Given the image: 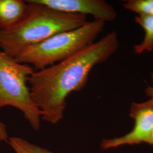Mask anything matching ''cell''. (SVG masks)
I'll list each match as a JSON object with an SVG mask.
<instances>
[{"mask_svg": "<svg viewBox=\"0 0 153 153\" xmlns=\"http://www.w3.org/2000/svg\"><path fill=\"white\" fill-rule=\"evenodd\" d=\"M145 93L150 98L149 101L153 104V73L152 74V85H148L145 90Z\"/></svg>", "mask_w": 153, "mask_h": 153, "instance_id": "12", "label": "cell"}, {"mask_svg": "<svg viewBox=\"0 0 153 153\" xmlns=\"http://www.w3.org/2000/svg\"><path fill=\"white\" fill-rule=\"evenodd\" d=\"M150 145H153V134H152V139H151Z\"/></svg>", "mask_w": 153, "mask_h": 153, "instance_id": "13", "label": "cell"}, {"mask_svg": "<svg viewBox=\"0 0 153 153\" xmlns=\"http://www.w3.org/2000/svg\"><path fill=\"white\" fill-rule=\"evenodd\" d=\"M119 46L117 34L113 31L65 60L35 71L28 84L41 118L53 124L60 121L68 95L85 88L91 70L107 60Z\"/></svg>", "mask_w": 153, "mask_h": 153, "instance_id": "1", "label": "cell"}, {"mask_svg": "<svg viewBox=\"0 0 153 153\" xmlns=\"http://www.w3.org/2000/svg\"><path fill=\"white\" fill-rule=\"evenodd\" d=\"M122 5L140 16H153V0H127Z\"/></svg>", "mask_w": 153, "mask_h": 153, "instance_id": "10", "label": "cell"}, {"mask_svg": "<svg viewBox=\"0 0 153 153\" xmlns=\"http://www.w3.org/2000/svg\"><path fill=\"white\" fill-rule=\"evenodd\" d=\"M56 10L84 16L90 15L94 20L112 22L117 16L112 6L103 0H29Z\"/></svg>", "mask_w": 153, "mask_h": 153, "instance_id": "6", "label": "cell"}, {"mask_svg": "<svg viewBox=\"0 0 153 153\" xmlns=\"http://www.w3.org/2000/svg\"><path fill=\"white\" fill-rule=\"evenodd\" d=\"M7 143L16 153H55L19 137H9Z\"/></svg>", "mask_w": 153, "mask_h": 153, "instance_id": "9", "label": "cell"}, {"mask_svg": "<svg viewBox=\"0 0 153 153\" xmlns=\"http://www.w3.org/2000/svg\"><path fill=\"white\" fill-rule=\"evenodd\" d=\"M9 138L6 126L4 123L0 121V141L7 142Z\"/></svg>", "mask_w": 153, "mask_h": 153, "instance_id": "11", "label": "cell"}, {"mask_svg": "<svg viewBox=\"0 0 153 153\" xmlns=\"http://www.w3.org/2000/svg\"><path fill=\"white\" fill-rule=\"evenodd\" d=\"M26 1L30 4L27 16L16 26L0 30L1 51L13 59L26 48L59 33L80 27L88 22L84 15L64 13Z\"/></svg>", "mask_w": 153, "mask_h": 153, "instance_id": "2", "label": "cell"}, {"mask_svg": "<svg viewBox=\"0 0 153 153\" xmlns=\"http://www.w3.org/2000/svg\"><path fill=\"white\" fill-rule=\"evenodd\" d=\"M130 116L134 122L131 131L122 137L103 139L100 143L102 149L142 143L150 145L153 133V103L149 100L142 103H133L130 108Z\"/></svg>", "mask_w": 153, "mask_h": 153, "instance_id": "5", "label": "cell"}, {"mask_svg": "<svg viewBox=\"0 0 153 153\" xmlns=\"http://www.w3.org/2000/svg\"><path fill=\"white\" fill-rule=\"evenodd\" d=\"M135 22L142 27L145 31V36L140 44L134 47L136 54H141L143 52L153 51V16H135Z\"/></svg>", "mask_w": 153, "mask_h": 153, "instance_id": "8", "label": "cell"}, {"mask_svg": "<svg viewBox=\"0 0 153 153\" xmlns=\"http://www.w3.org/2000/svg\"><path fill=\"white\" fill-rule=\"evenodd\" d=\"M105 23L94 20L76 29L59 33L52 37L23 49L14 58L21 64L40 71L75 55L94 43L103 31Z\"/></svg>", "mask_w": 153, "mask_h": 153, "instance_id": "3", "label": "cell"}, {"mask_svg": "<svg viewBox=\"0 0 153 153\" xmlns=\"http://www.w3.org/2000/svg\"><path fill=\"white\" fill-rule=\"evenodd\" d=\"M31 66L17 62L0 51V108L11 106L20 110L33 130L41 126V113L33 100L28 79Z\"/></svg>", "mask_w": 153, "mask_h": 153, "instance_id": "4", "label": "cell"}, {"mask_svg": "<svg viewBox=\"0 0 153 153\" xmlns=\"http://www.w3.org/2000/svg\"><path fill=\"white\" fill-rule=\"evenodd\" d=\"M30 4L22 0H0V30L13 27L27 16Z\"/></svg>", "mask_w": 153, "mask_h": 153, "instance_id": "7", "label": "cell"}]
</instances>
